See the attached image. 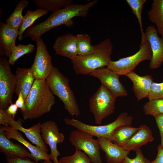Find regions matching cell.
I'll return each mask as SVG.
<instances>
[{"label":"cell","instance_id":"1","mask_svg":"<svg viewBox=\"0 0 163 163\" xmlns=\"http://www.w3.org/2000/svg\"><path fill=\"white\" fill-rule=\"evenodd\" d=\"M97 2L94 0L85 4L72 3L56 10L46 20L28 28L24 32L23 38H30L36 41L43 34L56 27L63 25L70 27L74 24L73 18L86 17L90 8Z\"/></svg>","mask_w":163,"mask_h":163},{"label":"cell","instance_id":"2","mask_svg":"<svg viewBox=\"0 0 163 163\" xmlns=\"http://www.w3.org/2000/svg\"><path fill=\"white\" fill-rule=\"evenodd\" d=\"M54 95L46 80L35 79L22 111L24 119H37L50 112L55 103Z\"/></svg>","mask_w":163,"mask_h":163},{"label":"cell","instance_id":"3","mask_svg":"<svg viewBox=\"0 0 163 163\" xmlns=\"http://www.w3.org/2000/svg\"><path fill=\"white\" fill-rule=\"evenodd\" d=\"M95 50L84 56L77 55L71 59L73 67L77 75H89L95 70L107 66L111 60L113 45L109 38L94 45Z\"/></svg>","mask_w":163,"mask_h":163},{"label":"cell","instance_id":"4","mask_svg":"<svg viewBox=\"0 0 163 163\" xmlns=\"http://www.w3.org/2000/svg\"><path fill=\"white\" fill-rule=\"evenodd\" d=\"M46 82L54 95L63 102L65 109L72 116H79L80 110L74 94L71 89L68 78L55 66Z\"/></svg>","mask_w":163,"mask_h":163},{"label":"cell","instance_id":"5","mask_svg":"<svg viewBox=\"0 0 163 163\" xmlns=\"http://www.w3.org/2000/svg\"><path fill=\"white\" fill-rule=\"evenodd\" d=\"M152 52L150 44L144 34L141 35L139 50L131 56L119 59L115 61L110 60L107 66L113 72L120 76L125 75L133 71L141 62L145 60L151 61Z\"/></svg>","mask_w":163,"mask_h":163},{"label":"cell","instance_id":"6","mask_svg":"<svg viewBox=\"0 0 163 163\" xmlns=\"http://www.w3.org/2000/svg\"><path fill=\"white\" fill-rule=\"evenodd\" d=\"M133 118L126 112L120 113L113 122L107 125L94 126L87 124L78 120L65 118V123L76 129L81 130L97 138L103 137L109 139L113 131L117 127L123 125H131Z\"/></svg>","mask_w":163,"mask_h":163},{"label":"cell","instance_id":"7","mask_svg":"<svg viewBox=\"0 0 163 163\" xmlns=\"http://www.w3.org/2000/svg\"><path fill=\"white\" fill-rule=\"evenodd\" d=\"M117 97L101 85L89 99L90 110L94 115L97 124H101L105 118L114 113Z\"/></svg>","mask_w":163,"mask_h":163},{"label":"cell","instance_id":"8","mask_svg":"<svg viewBox=\"0 0 163 163\" xmlns=\"http://www.w3.org/2000/svg\"><path fill=\"white\" fill-rule=\"evenodd\" d=\"M5 56L0 57V109L6 110L12 103L15 92L16 78L11 72L10 64Z\"/></svg>","mask_w":163,"mask_h":163},{"label":"cell","instance_id":"9","mask_svg":"<svg viewBox=\"0 0 163 163\" xmlns=\"http://www.w3.org/2000/svg\"><path fill=\"white\" fill-rule=\"evenodd\" d=\"M69 140L75 149L86 154L93 163H103L101 158L100 147L97 139L86 132L76 129L72 131Z\"/></svg>","mask_w":163,"mask_h":163},{"label":"cell","instance_id":"10","mask_svg":"<svg viewBox=\"0 0 163 163\" xmlns=\"http://www.w3.org/2000/svg\"><path fill=\"white\" fill-rule=\"evenodd\" d=\"M0 124L10 126L23 132L32 143L48 153V149L41 136V123H38L28 128H24L22 126L21 119L15 120L6 110L0 109Z\"/></svg>","mask_w":163,"mask_h":163},{"label":"cell","instance_id":"11","mask_svg":"<svg viewBox=\"0 0 163 163\" xmlns=\"http://www.w3.org/2000/svg\"><path fill=\"white\" fill-rule=\"evenodd\" d=\"M35 42L37 44L36 53L30 69L35 79L46 80L53 68L52 58L41 37Z\"/></svg>","mask_w":163,"mask_h":163},{"label":"cell","instance_id":"12","mask_svg":"<svg viewBox=\"0 0 163 163\" xmlns=\"http://www.w3.org/2000/svg\"><path fill=\"white\" fill-rule=\"evenodd\" d=\"M41 134L44 143L50 147L51 152L49 156L50 159L53 163H59L58 158L60 154L58 150L57 145L64 141L65 136L59 132L58 125L51 120L41 123Z\"/></svg>","mask_w":163,"mask_h":163},{"label":"cell","instance_id":"13","mask_svg":"<svg viewBox=\"0 0 163 163\" xmlns=\"http://www.w3.org/2000/svg\"><path fill=\"white\" fill-rule=\"evenodd\" d=\"M89 75L97 78L101 85L117 97L127 95V90L120 80V76L107 68L97 69Z\"/></svg>","mask_w":163,"mask_h":163},{"label":"cell","instance_id":"14","mask_svg":"<svg viewBox=\"0 0 163 163\" xmlns=\"http://www.w3.org/2000/svg\"><path fill=\"white\" fill-rule=\"evenodd\" d=\"M145 34L152 52L149 68L157 69L163 63V39L158 36L155 27L151 25L146 27Z\"/></svg>","mask_w":163,"mask_h":163},{"label":"cell","instance_id":"15","mask_svg":"<svg viewBox=\"0 0 163 163\" xmlns=\"http://www.w3.org/2000/svg\"><path fill=\"white\" fill-rule=\"evenodd\" d=\"M5 135L9 139H13L23 145L31 154L36 162L44 160L51 162L49 154L39 147L31 144L25 140L18 130L11 127L5 126H0Z\"/></svg>","mask_w":163,"mask_h":163},{"label":"cell","instance_id":"16","mask_svg":"<svg viewBox=\"0 0 163 163\" xmlns=\"http://www.w3.org/2000/svg\"><path fill=\"white\" fill-rule=\"evenodd\" d=\"M0 55L8 58L16 46V41L19 34V29L13 28L5 22L0 23Z\"/></svg>","mask_w":163,"mask_h":163},{"label":"cell","instance_id":"17","mask_svg":"<svg viewBox=\"0 0 163 163\" xmlns=\"http://www.w3.org/2000/svg\"><path fill=\"white\" fill-rule=\"evenodd\" d=\"M53 48L56 54L71 59L78 55L76 35L68 34L59 36Z\"/></svg>","mask_w":163,"mask_h":163},{"label":"cell","instance_id":"18","mask_svg":"<svg viewBox=\"0 0 163 163\" xmlns=\"http://www.w3.org/2000/svg\"><path fill=\"white\" fill-rule=\"evenodd\" d=\"M100 149L105 153L107 163H122L125 158L129 152L125 150L123 148L106 138H98Z\"/></svg>","mask_w":163,"mask_h":163},{"label":"cell","instance_id":"19","mask_svg":"<svg viewBox=\"0 0 163 163\" xmlns=\"http://www.w3.org/2000/svg\"><path fill=\"white\" fill-rule=\"evenodd\" d=\"M0 152L6 158H29L34 160L30 153L22 146L12 142L0 130Z\"/></svg>","mask_w":163,"mask_h":163},{"label":"cell","instance_id":"20","mask_svg":"<svg viewBox=\"0 0 163 163\" xmlns=\"http://www.w3.org/2000/svg\"><path fill=\"white\" fill-rule=\"evenodd\" d=\"M133 83V89L138 101L148 97L152 83L153 82L152 76L147 75L140 76L133 71L125 75Z\"/></svg>","mask_w":163,"mask_h":163},{"label":"cell","instance_id":"21","mask_svg":"<svg viewBox=\"0 0 163 163\" xmlns=\"http://www.w3.org/2000/svg\"><path fill=\"white\" fill-rule=\"evenodd\" d=\"M15 75L16 78L15 92L18 96L21 92L25 101L35 79L30 68L18 67Z\"/></svg>","mask_w":163,"mask_h":163},{"label":"cell","instance_id":"22","mask_svg":"<svg viewBox=\"0 0 163 163\" xmlns=\"http://www.w3.org/2000/svg\"><path fill=\"white\" fill-rule=\"evenodd\" d=\"M139 129L122 147L125 151H135L143 145L153 141L154 138L150 128L145 125H141Z\"/></svg>","mask_w":163,"mask_h":163},{"label":"cell","instance_id":"23","mask_svg":"<svg viewBox=\"0 0 163 163\" xmlns=\"http://www.w3.org/2000/svg\"><path fill=\"white\" fill-rule=\"evenodd\" d=\"M139 129L131 125H124L116 128L111 133L109 139L113 143L122 147Z\"/></svg>","mask_w":163,"mask_h":163},{"label":"cell","instance_id":"24","mask_svg":"<svg viewBox=\"0 0 163 163\" xmlns=\"http://www.w3.org/2000/svg\"><path fill=\"white\" fill-rule=\"evenodd\" d=\"M149 21L155 24L158 34L163 39V0H154L148 13Z\"/></svg>","mask_w":163,"mask_h":163},{"label":"cell","instance_id":"25","mask_svg":"<svg viewBox=\"0 0 163 163\" xmlns=\"http://www.w3.org/2000/svg\"><path fill=\"white\" fill-rule=\"evenodd\" d=\"M48 14V11L39 8L34 11L30 9L27 10L24 16L22 23L19 29L18 40L19 41L22 40L25 31L32 26L36 20Z\"/></svg>","mask_w":163,"mask_h":163},{"label":"cell","instance_id":"26","mask_svg":"<svg viewBox=\"0 0 163 163\" xmlns=\"http://www.w3.org/2000/svg\"><path fill=\"white\" fill-rule=\"evenodd\" d=\"M28 1L21 0L16 5L13 12L6 19L5 22L11 27L19 29L23 20L22 15L23 10L28 7Z\"/></svg>","mask_w":163,"mask_h":163},{"label":"cell","instance_id":"27","mask_svg":"<svg viewBox=\"0 0 163 163\" xmlns=\"http://www.w3.org/2000/svg\"><path fill=\"white\" fill-rule=\"evenodd\" d=\"M78 55L84 56L93 53L94 46L92 45L91 37L87 34L76 35Z\"/></svg>","mask_w":163,"mask_h":163},{"label":"cell","instance_id":"28","mask_svg":"<svg viewBox=\"0 0 163 163\" xmlns=\"http://www.w3.org/2000/svg\"><path fill=\"white\" fill-rule=\"evenodd\" d=\"M72 0H35L36 6L39 9L53 12L73 3Z\"/></svg>","mask_w":163,"mask_h":163},{"label":"cell","instance_id":"29","mask_svg":"<svg viewBox=\"0 0 163 163\" xmlns=\"http://www.w3.org/2000/svg\"><path fill=\"white\" fill-rule=\"evenodd\" d=\"M35 46L31 43L27 45L20 44L13 49L8 61L10 65H14L16 61L24 55L33 52Z\"/></svg>","mask_w":163,"mask_h":163},{"label":"cell","instance_id":"30","mask_svg":"<svg viewBox=\"0 0 163 163\" xmlns=\"http://www.w3.org/2000/svg\"><path fill=\"white\" fill-rule=\"evenodd\" d=\"M143 108L145 115L154 117L163 114V98L149 101L145 104Z\"/></svg>","mask_w":163,"mask_h":163},{"label":"cell","instance_id":"31","mask_svg":"<svg viewBox=\"0 0 163 163\" xmlns=\"http://www.w3.org/2000/svg\"><path fill=\"white\" fill-rule=\"evenodd\" d=\"M146 0H126V2L138 20L141 35L144 34L142 21V13L143 5Z\"/></svg>","mask_w":163,"mask_h":163},{"label":"cell","instance_id":"32","mask_svg":"<svg viewBox=\"0 0 163 163\" xmlns=\"http://www.w3.org/2000/svg\"><path fill=\"white\" fill-rule=\"evenodd\" d=\"M60 160L64 163H91L90 158L85 153L75 149V153L72 155L63 157Z\"/></svg>","mask_w":163,"mask_h":163},{"label":"cell","instance_id":"33","mask_svg":"<svg viewBox=\"0 0 163 163\" xmlns=\"http://www.w3.org/2000/svg\"><path fill=\"white\" fill-rule=\"evenodd\" d=\"M163 98V82L152 83L149 96V101Z\"/></svg>","mask_w":163,"mask_h":163},{"label":"cell","instance_id":"34","mask_svg":"<svg viewBox=\"0 0 163 163\" xmlns=\"http://www.w3.org/2000/svg\"><path fill=\"white\" fill-rule=\"evenodd\" d=\"M136 152V155L135 158L131 159L127 156L122 163H150L151 161L145 157L140 149Z\"/></svg>","mask_w":163,"mask_h":163},{"label":"cell","instance_id":"35","mask_svg":"<svg viewBox=\"0 0 163 163\" xmlns=\"http://www.w3.org/2000/svg\"><path fill=\"white\" fill-rule=\"evenodd\" d=\"M154 117L160 132L161 140L160 145L161 147L162 148L163 147V114L158 115Z\"/></svg>","mask_w":163,"mask_h":163},{"label":"cell","instance_id":"36","mask_svg":"<svg viewBox=\"0 0 163 163\" xmlns=\"http://www.w3.org/2000/svg\"><path fill=\"white\" fill-rule=\"evenodd\" d=\"M6 160L8 163H38L37 162H33L30 161L28 158H6ZM42 163H53L51 161L50 162L44 161Z\"/></svg>","mask_w":163,"mask_h":163},{"label":"cell","instance_id":"37","mask_svg":"<svg viewBox=\"0 0 163 163\" xmlns=\"http://www.w3.org/2000/svg\"><path fill=\"white\" fill-rule=\"evenodd\" d=\"M18 108L15 104L11 103L6 109V111L8 114L14 119L17 113Z\"/></svg>","mask_w":163,"mask_h":163},{"label":"cell","instance_id":"38","mask_svg":"<svg viewBox=\"0 0 163 163\" xmlns=\"http://www.w3.org/2000/svg\"><path fill=\"white\" fill-rule=\"evenodd\" d=\"M158 153L155 159L150 163H163V147L161 148L160 145L157 147Z\"/></svg>","mask_w":163,"mask_h":163},{"label":"cell","instance_id":"39","mask_svg":"<svg viewBox=\"0 0 163 163\" xmlns=\"http://www.w3.org/2000/svg\"><path fill=\"white\" fill-rule=\"evenodd\" d=\"M15 104L18 108L21 109V111H23L25 108V100L21 92H20L18 95V98Z\"/></svg>","mask_w":163,"mask_h":163},{"label":"cell","instance_id":"40","mask_svg":"<svg viewBox=\"0 0 163 163\" xmlns=\"http://www.w3.org/2000/svg\"><path fill=\"white\" fill-rule=\"evenodd\" d=\"M59 163H64L63 162H62V161H61L60 160H59Z\"/></svg>","mask_w":163,"mask_h":163}]
</instances>
